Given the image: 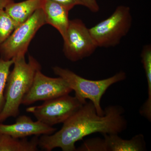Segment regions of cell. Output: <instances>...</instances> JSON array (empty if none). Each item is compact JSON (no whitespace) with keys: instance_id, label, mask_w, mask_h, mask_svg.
<instances>
[{"instance_id":"obj_1","label":"cell","mask_w":151,"mask_h":151,"mask_svg":"<svg viewBox=\"0 0 151 151\" xmlns=\"http://www.w3.org/2000/svg\"><path fill=\"white\" fill-rule=\"evenodd\" d=\"M104 115L97 114L91 101L86 103L63 123L60 130L50 135H41L38 145L45 150L60 148L63 151H76L75 144L86 136L100 133L118 134L126 129L124 110L119 105L106 107Z\"/></svg>"},{"instance_id":"obj_2","label":"cell","mask_w":151,"mask_h":151,"mask_svg":"<svg viewBox=\"0 0 151 151\" xmlns=\"http://www.w3.org/2000/svg\"><path fill=\"white\" fill-rule=\"evenodd\" d=\"M14 59V68L9 73L6 84L5 103L0 113V123L18 116L20 106L31 87L36 73L41 70L40 63L31 55L29 56L28 62L25 56Z\"/></svg>"},{"instance_id":"obj_3","label":"cell","mask_w":151,"mask_h":151,"mask_svg":"<svg viewBox=\"0 0 151 151\" xmlns=\"http://www.w3.org/2000/svg\"><path fill=\"white\" fill-rule=\"evenodd\" d=\"M52 70L55 75L67 82L72 91L75 92V97L82 103L85 104L86 99L90 100L99 116L104 115L100 101L106 90L111 85L125 80L127 77L126 73L121 71L108 78L91 80L81 77L69 69L59 66H55Z\"/></svg>"},{"instance_id":"obj_4","label":"cell","mask_w":151,"mask_h":151,"mask_svg":"<svg viewBox=\"0 0 151 151\" xmlns=\"http://www.w3.org/2000/svg\"><path fill=\"white\" fill-rule=\"evenodd\" d=\"M132 17L129 7L118 6L111 16L89 29L98 47L117 46L132 27Z\"/></svg>"},{"instance_id":"obj_5","label":"cell","mask_w":151,"mask_h":151,"mask_svg":"<svg viewBox=\"0 0 151 151\" xmlns=\"http://www.w3.org/2000/svg\"><path fill=\"white\" fill-rule=\"evenodd\" d=\"M46 24L42 9L37 10L29 18L16 28L0 45L1 58L10 60L25 56L33 38L42 27Z\"/></svg>"},{"instance_id":"obj_6","label":"cell","mask_w":151,"mask_h":151,"mask_svg":"<svg viewBox=\"0 0 151 151\" xmlns=\"http://www.w3.org/2000/svg\"><path fill=\"white\" fill-rule=\"evenodd\" d=\"M84 104L75 96L68 94L44 101L41 105L28 107L26 111L32 114L38 121L53 127L63 124Z\"/></svg>"},{"instance_id":"obj_7","label":"cell","mask_w":151,"mask_h":151,"mask_svg":"<svg viewBox=\"0 0 151 151\" xmlns=\"http://www.w3.org/2000/svg\"><path fill=\"white\" fill-rule=\"evenodd\" d=\"M63 40V53L72 62H76L90 56L98 47L89 28L80 19L70 20Z\"/></svg>"},{"instance_id":"obj_8","label":"cell","mask_w":151,"mask_h":151,"mask_svg":"<svg viewBox=\"0 0 151 151\" xmlns=\"http://www.w3.org/2000/svg\"><path fill=\"white\" fill-rule=\"evenodd\" d=\"M38 70L31 87L25 96L22 104L29 105L39 101H47L69 94L72 91L61 77L52 78Z\"/></svg>"},{"instance_id":"obj_9","label":"cell","mask_w":151,"mask_h":151,"mask_svg":"<svg viewBox=\"0 0 151 151\" xmlns=\"http://www.w3.org/2000/svg\"><path fill=\"white\" fill-rule=\"evenodd\" d=\"M56 128L38 121L34 122L26 115L19 116L14 124L7 125L0 123V134H5L17 138L30 136L50 135L56 132Z\"/></svg>"},{"instance_id":"obj_10","label":"cell","mask_w":151,"mask_h":151,"mask_svg":"<svg viewBox=\"0 0 151 151\" xmlns=\"http://www.w3.org/2000/svg\"><path fill=\"white\" fill-rule=\"evenodd\" d=\"M42 9L46 24L56 29L64 39L70 21L68 18L70 11L62 5L51 0H44Z\"/></svg>"},{"instance_id":"obj_11","label":"cell","mask_w":151,"mask_h":151,"mask_svg":"<svg viewBox=\"0 0 151 151\" xmlns=\"http://www.w3.org/2000/svg\"><path fill=\"white\" fill-rule=\"evenodd\" d=\"M107 151H144L146 145L144 136L137 135L129 140L124 139L117 134H103Z\"/></svg>"},{"instance_id":"obj_12","label":"cell","mask_w":151,"mask_h":151,"mask_svg":"<svg viewBox=\"0 0 151 151\" xmlns=\"http://www.w3.org/2000/svg\"><path fill=\"white\" fill-rule=\"evenodd\" d=\"M44 0H26L19 3L9 4L5 11L15 23L17 27L29 18L33 14L42 9Z\"/></svg>"},{"instance_id":"obj_13","label":"cell","mask_w":151,"mask_h":151,"mask_svg":"<svg viewBox=\"0 0 151 151\" xmlns=\"http://www.w3.org/2000/svg\"><path fill=\"white\" fill-rule=\"evenodd\" d=\"M38 136L30 140L27 138H17L0 134V151H36L38 147Z\"/></svg>"},{"instance_id":"obj_14","label":"cell","mask_w":151,"mask_h":151,"mask_svg":"<svg viewBox=\"0 0 151 151\" xmlns=\"http://www.w3.org/2000/svg\"><path fill=\"white\" fill-rule=\"evenodd\" d=\"M14 59L6 60L0 58V113L2 111L5 103L4 92L7 80Z\"/></svg>"},{"instance_id":"obj_15","label":"cell","mask_w":151,"mask_h":151,"mask_svg":"<svg viewBox=\"0 0 151 151\" xmlns=\"http://www.w3.org/2000/svg\"><path fill=\"white\" fill-rule=\"evenodd\" d=\"M17 27L15 23L4 9L0 10V45Z\"/></svg>"},{"instance_id":"obj_16","label":"cell","mask_w":151,"mask_h":151,"mask_svg":"<svg viewBox=\"0 0 151 151\" xmlns=\"http://www.w3.org/2000/svg\"><path fill=\"white\" fill-rule=\"evenodd\" d=\"M76 151H107V150L104 139L96 138L85 141Z\"/></svg>"},{"instance_id":"obj_17","label":"cell","mask_w":151,"mask_h":151,"mask_svg":"<svg viewBox=\"0 0 151 151\" xmlns=\"http://www.w3.org/2000/svg\"><path fill=\"white\" fill-rule=\"evenodd\" d=\"M82 6L86 7L91 12L97 13L100 11V6L97 0H80Z\"/></svg>"},{"instance_id":"obj_18","label":"cell","mask_w":151,"mask_h":151,"mask_svg":"<svg viewBox=\"0 0 151 151\" xmlns=\"http://www.w3.org/2000/svg\"><path fill=\"white\" fill-rule=\"evenodd\" d=\"M53 1L58 3L65 6L69 11L72 9L75 6H82V3L80 0H51Z\"/></svg>"},{"instance_id":"obj_19","label":"cell","mask_w":151,"mask_h":151,"mask_svg":"<svg viewBox=\"0 0 151 151\" xmlns=\"http://www.w3.org/2000/svg\"><path fill=\"white\" fill-rule=\"evenodd\" d=\"M13 1V0H0V10L4 9L9 4Z\"/></svg>"}]
</instances>
